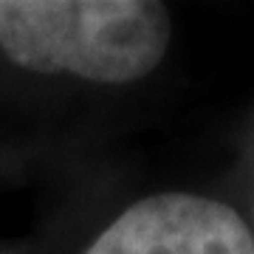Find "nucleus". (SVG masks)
<instances>
[{
	"mask_svg": "<svg viewBox=\"0 0 254 254\" xmlns=\"http://www.w3.org/2000/svg\"><path fill=\"white\" fill-rule=\"evenodd\" d=\"M85 254H254V237L226 203L164 192L125 209Z\"/></svg>",
	"mask_w": 254,
	"mask_h": 254,
	"instance_id": "nucleus-2",
	"label": "nucleus"
},
{
	"mask_svg": "<svg viewBox=\"0 0 254 254\" xmlns=\"http://www.w3.org/2000/svg\"><path fill=\"white\" fill-rule=\"evenodd\" d=\"M170 11L150 0H0V51L37 73L141 79L170 46Z\"/></svg>",
	"mask_w": 254,
	"mask_h": 254,
	"instance_id": "nucleus-1",
	"label": "nucleus"
}]
</instances>
